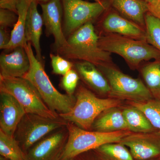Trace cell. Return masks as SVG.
<instances>
[{"mask_svg":"<svg viewBox=\"0 0 160 160\" xmlns=\"http://www.w3.org/2000/svg\"><path fill=\"white\" fill-rule=\"evenodd\" d=\"M75 69L86 84L101 94H109L111 88L108 80L99 69L92 63L78 61Z\"/></svg>","mask_w":160,"mask_h":160,"instance_id":"cell-16","label":"cell"},{"mask_svg":"<svg viewBox=\"0 0 160 160\" xmlns=\"http://www.w3.org/2000/svg\"><path fill=\"white\" fill-rule=\"evenodd\" d=\"M67 160H74V159H71Z\"/></svg>","mask_w":160,"mask_h":160,"instance_id":"cell-37","label":"cell"},{"mask_svg":"<svg viewBox=\"0 0 160 160\" xmlns=\"http://www.w3.org/2000/svg\"><path fill=\"white\" fill-rule=\"evenodd\" d=\"M37 2L31 1L26 17L25 36L27 42L31 43L36 52V57L43 64L40 39L42 32V17L38 11Z\"/></svg>","mask_w":160,"mask_h":160,"instance_id":"cell-15","label":"cell"},{"mask_svg":"<svg viewBox=\"0 0 160 160\" xmlns=\"http://www.w3.org/2000/svg\"><path fill=\"white\" fill-rule=\"evenodd\" d=\"M159 94H160V92L159 93Z\"/></svg>","mask_w":160,"mask_h":160,"instance_id":"cell-38","label":"cell"},{"mask_svg":"<svg viewBox=\"0 0 160 160\" xmlns=\"http://www.w3.org/2000/svg\"><path fill=\"white\" fill-rule=\"evenodd\" d=\"M99 39L93 23H86L69 36L66 45L58 52L65 58L88 62L97 67L113 65L111 53L100 48Z\"/></svg>","mask_w":160,"mask_h":160,"instance_id":"cell-1","label":"cell"},{"mask_svg":"<svg viewBox=\"0 0 160 160\" xmlns=\"http://www.w3.org/2000/svg\"><path fill=\"white\" fill-rule=\"evenodd\" d=\"M62 118H51L35 113H26L16 129L14 138L24 153L52 132L67 126Z\"/></svg>","mask_w":160,"mask_h":160,"instance_id":"cell-7","label":"cell"},{"mask_svg":"<svg viewBox=\"0 0 160 160\" xmlns=\"http://www.w3.org/2000/svg\"><path fill=\"white\" fill-rule=\"evenodd\" d=\"M148 12L160 20V0H152L148 3Z\"/></svg>","mask_w":160,"mask_h":160,"instance_id":"cell-32","label":"cell"},{"mask_svg":"<svg viewBox=\"0 0 160 160\" xmlns=\"http://www.w3.org/2000/svg\"><path fill=\"white\" fill-rule=\"evenodd\" d=\"M42 11L43 23L48 35L54 39L56 49L62 48L67 44V39L62 28L63 13L61 0H49L40 4Z\"/></svg>","mask_w":160,"mask_h":160,"instance_id":"cell-12","label":"cell"},{"mask_svg":"<svg viewBox=\"0 0 160 160\" xmlns=\"http://www.w3.org/2000/svg\"><path fill=\"white\" fill-rule=\"evenodd\" d=\"M131 104L145 114L153 128L158 129L160 133V102L151 100L133 101Z\"/></svg>","mask_w":160,"mask_h":160,"instance_id":"cell-24","label":"cell"},{"mask_svg":"<svg viewBox=\"0 0 160 160\" xmlns=\"http://www.w3.org/2000/svg\"><path fill=\"white\" fill-rule=\"evenodd\" d=\"M80 77L75 69H71L63 76L61 82V86L66 92V94L74 95Z\"/></svg>","mask_w":160,"mask_h":160,"instance_id":"cell-27","label":"cell"},{"mask_svg":"<svg viewBox=\"0 0 160 160\" xmlns=\"http://www.w3.org/2000/svg\"><path fill=\"white\" fill-rule=\"evenodd\" d=\"M106 14L102 27L106 33L146 41V30L142 26L124 17L111 7L106 12Z\"/></svg>","mask_w":160,"mask_h":160,"instance_id":"cell-11","label":"cell"},{"mask_svg":"<svg viewBox=\"0 0 160 160\" xmlns=\"http://www.w3.org/2000/svg\"><path fill=\"white\" fill-rule=\"evenodd\" d=\"M142 76L152 93L159 94L160 92V60H155L143 66Z\"/></svg>","mask_w":160,"mask_h":160,"instance_id":"cell-23","label":"cell"},{"mask_svg":"<svg viewBox=\"0 0 160 160\" xmlns=\"http://www.w3.org/2000/svg\"><path fill=\"white\" fill-rule=\"evenodd\" d=\"M98 149L103 154L116 160H133V157L125 146L120 144L109 143L100 146Z\"/></svg>","mask_w":160,"mask_h":160,"instance_id":"cell-26","label":"cell"},{"mask_svg":"<svg viewBox=\"0 0 160 160\" xmlns=\"http://www.w3.org/2000/svg\"><path fill=\"white\" fill-rule=\"evenodd\" d=\"M0 160H9L8 159L2 156L1 155V157H0Z\"/></svg>","mask_w":160,"mask_h":160,"instance_id":"cell-34","label":"cell"},{"mask_svg":"<svg viewBox=\"0 0 160 160\" xmlns=\"http://www.w3.org/2000/svg\"><path fill=\"white\" fill-rule=\"evenodd\" d=\"M76 102L68 112L59 114L68 122L89 130L95 120L103 112L119 105L118 100L98 98L89 89L80 85L76 90Z\"/></svg>","mask_w":160,"mask_h":160,"instance_id":"cell-4","label":"cell"},{"mask_svg":"<svg viewBox=\"0 0 160 160\" xmlns=\"http://www.w3.org/2000/svg\"><path fill=\"white\" fill-rule=\"evenodd\" d=\"M122 113L129 131L145 133L153 129V126L145 114L136 107L126 108Z\"/></svg>","mask_w":160,"mask_h":160,"instance_id":"cell-21","label":"cell"},{"mask_svg":"<svg viewBox=\"0 0 160 160\" xmlns=\"http://www.w3.org/2000/svg\"><path fill=\"white\" fill-rule=\"evenodd\" d=\"M26 112L11 94L0 92V130L13 137L16 129Z\"/></svg>","mask_w":160,"mask_h":160,"instance_id":"cell-13","label":"cell"},{"mask_svg":"<svg viewBox=\"0 0 160 160\" xmlns=\"http://www.w3.org/2000/svg\"><path fill=\"white\" fill-rule=\"evenodd\" d=\"M64 16L63 32L69 37L86 23L93 21L110 7L108 0L90 2L83 0H61Z\"/></svg>","mask_w":160,"mask_h":160,"instance_id":"cell-8","label":"cell"},{"mask_svg":"<svg viewBox=\"0 0 160 160\" xmlns=\"http://www.w3.org/2000/svg\"><path fill=\"white\" fill-rule=\"evenodd\" d=\"M0 92L13 96L26 113H35L51 118L59 117L58 113L49 109L35 87L25 78L0 76Z\"/></svg>","mask_w":160,"mask_h":160,"instance_id":"cell-6","label":"cell"},{"mask_svg":"<svg viewBox=\"0 0 160 160\" xmlns=\"http://www.w3.org/2000/svg\"><path fill=\"white\" fill-rule=\"evenodd\" d=\"M110 7L124 17L145 28L148 3L141 0H108Z\"/></svg>","mask_w":160,"mask_h":160,"instance_id":"cell-18","label":"cell"},{"mask_svg":"<svg viewBox=\"0 0 160 160\" xmlns=\"http://www.w3.org/2000/svg\"><path fill=\"white\" fill-rule=\"evenodd\" d=\"M69 137L60 160L74 158L84 152L98 149L106 144L121 142L126 137L131 134L128 130L112 132L89 131L68 122Z\"/></svg>","mask_w":160,"mask_h":160,"instance_id":"cell-5","label":"cell"},{"mask_svg":"<svg viewBox=\"0 0 160 160\" xmlns=\"http://www.w3.org/2000/svg\"><path fill=\"white\" fill-rule=\"evenodd\" d=\"M19 0H0V8L9 9L18 14L17 5Z\"/></svg>","mask_w":160,"mask_h":160,"instance_id":"cell-31","label":"cell"},{"mask_svg":"<svg viewBox=\"0 0 160 160\" xmlns=\"http://www.w3.org/2000/svg\"><path fill=\"white\" fill-rule=\"evenodd\" d=\"M102 72L111 88L109 94L115 97L145 102L152 98V92L139 79L134 78L125 74L114 65L97 67Z\"/></svg>","mask_w":160,"mask_h":160,"instance_id":"cell-9","label":"cell"},{"mask_svg":"<svg viewBox=\"0 0 160 160\" xmlns=\"http://www.w3.org/2000/svg\"><path fill=\"white\" fill-rule=\"evenodd\" d=\"M68 137L67 126L52 132L26 152L25 160H60Z\"/></svg>","mask_w":160,"mask_h":160,"instance_id":"cell-10","label":"cell"},{"mask_svg":"<svg viewBox=\"0 0 160 160\" xmlns=\"http://www.w3.org/2000/svg\"><path fill=\"white\" fill-rule=\"evenodd\" d=\"M0 154L9 160H25V153L14 137L0 130Z\"/></svg>","mask_w":160,"mask_h":160,"instance_id":"cell-22","label":"cell"},{"mask_svg":"<svg viewBox=\"0 0 160 160\" xmlns=\"http://www.w3.org/2000/svg\"><path fill=\"white\" fill-rule=\"evenodd\" d=\"M141 1H142L143 2H146V3H149L152 2V0H141Z\"/></svg>","mask_w":160,"mask_h":160,"instance_id":"cell-35","label":"cell"},{"mask_svg":"<svg viewBox=\"0 0 160 160\" xmlns=\"http://www.w3.org/2000/svg\"><path fill=\"white\" fill-rule=\"evenodd\" d=\"M31 0H19L17 5L18 19L11 32V40L5 50H12L27 44L25 36L26 17Z\"/></svg>","mask_w":160,"mask_h":160,"instance_id":"cell-20","label":"cell"},{"mask_svg":"<svg viewBox=\"0 0 160 160\" xmlns=\"http://www.w3.org/2000/svg\"><path fill=\"white\" fill-rule=\"evenodd\" d=\"M93 1L95 2H100L102 0H93Z\"/></svg>","mask_w":160,"mask_h":160,"instance_id":"cell-36","label":"cell"},{"mask_svg":"<svg viewBox=\"0 0 160 160\" xmlns=\"http://www.w3.org/2000/svg\"><path fill=\"white\" fill-rule=\"evenodd\" d=\"M145 19L146 41L160 52V20L149 12Z\"/></svg>","mask_w":160,"mask_h":160,"instance_id":"cell-25","label":"cell"},{"mask_svg":"<svg viewBox=\"0 0 160 160\" xmlns=\"http://www.w3.org/2000/svg\"><path fill=\"white\" fill-rule=\"evenodd\" d=\"M11 40V33L7 29H0V49H5Z\"/></svg>","mask_w":160,"mask_h":160,"instance_id":"cell-30","label":"cell"},{"mask_svg":"<svg viewBox=\"0 0 160 160\" xmlns=\"http://www.w3.org/2000/svg\"><path fill=\"white\" fill-rule=\"evenodd\" d=\"M114 108L103 112L98 117L92 126L93 131L112 132L128 130L122 112Z\"/></svg>","mask_w":160,"mask_h":160,"instance_id":"cell-19","label":"cell"},{"mask_svg":"<svg viewBox=\"0 0 160 160\" xmlns=\"http://www.w3.org/2000/svg\"><path fill=\"white\" fill-rule=\"evenodd\" d=\"M52 72L54 74L64 76L72 69L73 63L59 55L50 54Z\"/></svg>","mask_w":160,"mask_h":160,"instance_id":"cell-28","label":"cell"},{"mask_svg":"<svg viewBox=\"0 0 160 160\" xmlns=\"http://www.w3.org/2000/svg\"><path fill=\"white\" fill-rule=\"evenodd\" d=\"M99 45L105 51L120 56L133 70L144 61L160 60V52L146 40L106 33L99 36Z\"/></svg>","mask_w":160,"mask_h":160,"instance_id":"cell-3","label":"cell"},{"mask_svg":"<svg viewBox=\"0 0 160 160\" xmlns=\"http://www.w3.org/2000/svg\"><path fill=\"white\" fill-rule=\"evenodd\" d=\"M30 60L25 47L18 46L9 54L2 53L0 56V76L23 78L30 68Z\"/></svg>","mask_w":160,"mask_h":160,"instance_id":"cell-14","label":"cell"},{"mask_svg":"<svg viewBox=\"0 0 160 160\" xmlns=\"http://www.w3.org/2000/svg\"><path fill=\"white\" fill-rule=\"evenodd\" d=\"M120 143L129 148L132 156L137 160L149 159L160 153L158 146L146 135L131 134Z\"/></svg>","mask_w":160,"mask_h":160,"instance_id":"cell-17","label":"cell"},{"mask_svg":"<svg viewBox=\"0 0 160 160\" xmlns=\"http://www.w3.org/2000/svg\"><path fill=\"white\" fill-rule=\"evenodd\" d=\"M30 60V68L24 78L35 87L49 109L59 114L69 112L76 102L74 95L62 94L53 86L44 68L33 53L31 43L24 46Z\"/></svg>","mask_w":160,"mask_h":160,"instance_id":"cell-2","label":"cell"},{"mask_svg":"<svg viewBox=\"0 0 160 160\" xmlns=\"http://www.w3.org/2000/svg\"><path fill=\"white\" fill-rule=\"evenodd\" d=\"M18 19V14L9 9L0 8V28L13 27Z\"/></svg>","mask_w":160,"mask_h":160,"instance_id":"cell-29","label":"cell"},{"mask_svg":"<svg viewBox=\"0 0 160 160\" xmlns=\"http://www.w3.org/2000/svg\"><path fill=\"white\" fill-rule=\"evenodd\" d=\"M31 1H35L36 2H37L38 3H41L46 2H47V1H49V0H31Z\"/></svg>","mask_w":160,"mask_h":160,"instance_id":"cell-33","label":"cell"}]
</instances>
